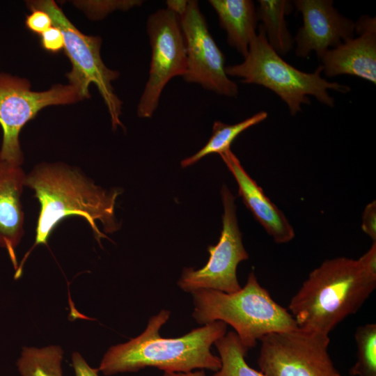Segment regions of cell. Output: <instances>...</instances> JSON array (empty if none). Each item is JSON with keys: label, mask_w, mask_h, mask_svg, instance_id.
I'll list each match as a JSON object with an SVG mask.
<instances>
[{"label": "cell", "mask_w": 376, "mask_h": 376, "mask_svg": "<svg viewBox=\"0 0 376 376\" xmlns=\"http://www.w3.org/2000/svg\"><path fill=\"white\" fill-rule=\"evenodd\" d=\"M25 186L32 189L40 203L35 242L18 266L15 278H19L22 266L31 251L39 244H47L57 225L71 216L83 217L101 244L107 238L99 229L112 233L120 228L115 216L117 189L110 191L96 185L81 171L63 162L39 164L26 175Z\"/></svg>", "instance_id": "cell-1"}, {"label": "cell", "mask_w": 376, "mask_h": 376, "mask_svg": "<svg viewBox=\"0 0 376 376\" xmlns=\"http://www.w3.org/2000/svg\"><path fill=\"white\" fill-rule=\"evenodd\" d=\"M170 315L169 311H160L149 319L140 335L109 347L101 361L99 371L105 375L134 373L147 367L173 373L196 369L217 371L221 360L212 352L211 347L226 334L227 324L215 321L178 338H163L159 331Z\"/></svg>", "instance_id": "cell-2"}, {"label": "cell", "mask_w": 376, "mask_h": 376, "mask_svg": "<svg viewBox=\"0 0 376 376\" xmlns=\"http://www.w3.org/2000/svg\"><path fill=\"white\" fill-rule=\"evenodd\" d=\"M375 288L376 276L368 272L358 259H328L310 272L291 298L288 310L298 329L329 336L361 308Z\"/></svg>", "instance_id": "cell-3"}, {"label": "cell", "mask_w": 376, "mask_h": 376, "mask_svg": "<svg viewBox=\"0 0 376 376\" xmlns=\"http://www.w3.org/2000/svg\"><path fill=\"white\" fill-rule=\"evenodd\" d=\"M193 318L200 324L221 321L234 329L248 350L265 336L297 329L288 309L277 304L251 271L245 285L226 293L200 289L191 293Z\"/></svg>", "instance_id": "cell-4"}, {"label": "cell", "mask_w": 376, "mask_h": 376, "mask_svg": "<svg viewBox=\"0 0 376 376\" xmlns=\"http://www.w3.org/2000/svg\"><path fill=\"white\" fill-rule=\"evenodd\" d=\"M243 62L226 66L228 76L239 77L244 84L264 86L275 93L288 106L292 116L301 111L303 104H310L308 96L320 103L334 107L329 90L346 93L349 86L329 82L322 77L320 65L312 73L301 71L285 61L269 45L263 26L258 27Z\"/></svg>", "instance_id": "cell-5"}, {"label": "cell", "mask_w": 376, "mask_h": 376, "mask_svg": "<svg viewBox=\"0 0 376 376\" xmlns=\"http://www.w3.org/2000/svg\"><path fill=\"white\" fill-rule=\"evenodd\" d=\"M29 9L46 12L52 18L53 25L59 28L64 36V51L71 64V70L66 75L68 84L74 87L82 99L89 98V86H96L108 109L111 127L124 128L120 120L122 101L114 92L112 81L120 73L106 66L100 49L102 38L88 36L81 32L67 17L54 0L26 1Z\"/></svg>", "instance_id": "cell-6"}, {"label": "cell", "mask_w": 376, "mask_h": 376, "mask_svg": "<svg viewBox=\"0 0 376 376\" xmlns=\"http://www.w3.org/2000/svg\"><path fill=\"white\" fill-rule=\"evenodd\" d=\"M82 100L68 84L35 91L27 79L0 72V125L3 132L1 159L22 166L24 155L19 134L24 126L47 107L71 104Z\"/></svg>", "instance_id": "cell-7"}, {"label": "cell", "mask_w": 376, "mask_h": 376, "mask_svg": "<svg viewBox=\"0 0 376 376\" xmlns=\"http://www.w3.org/2000/svg\"><path fill=\"white\" fill-rule=\"evenodd\" d=\"M258 365L265 376H341L329 354L327 336L299 329L260 340Z\"/></svg>", "instance_id": "cell-8"}, {"label": "cell", "mask_w": 376, "mask_h": 376, "mask_svg": "<svg viewBox=\"0 0 376 376\" xmlns=\"http://www.w3.org/2000/svg\"><path fill=\"white\" fill-rule=\"evenodd\" d=\"M147 33L151 47L148 79L139 99L136 113L139 118H151L156 111L162 93L175 77L185 75L187 52L180 17L168 8L150 14L147 19Z\"/></svg>", "instance_id": "cell-9"}, {"label": "cell", "mask_w": 376, "mask_h": 376, "mask_svg": "<svg viewBox=\"0 0 376 376\" xmlns=\"http://www.w3.org/2000/svg\"><path fill=\"white\" fill-rule=\"evenodd\" d=\"M224 207L222 229L218 243L208 246L209 259L198 269L185 267L178 281V287L191 293L200 289H210L233 293L242 288L237 276L239 263L249 258L238 226L235 197L224 185L221 189Z\"/></svg>", "instance_id": "cell-10"}, {"label": "cell", "mask_w": 376, "mask_h": 376, "mask_svg": "<svg viewBox=\"0 0 376 376\" xmlns=\"http://www.w3.org/2000/svg\"><path fill=\"white\" fill-rule=\"evenodd\" d=\"M180 20L187 52L184 80L200 84L220 95L237 97L238 86L226 75L225 56L210 34L197 1H188L187 9Z\"/></svg>", "instance_id": "cell-11"}, {"label": "cell", "mask_w": 376, "mask_h": 376, "mask_svg": "<svg viewBox=\"0 0 376 376\" xmlns=\"http://www.w3.org/2000/svg\"><path fill=\"white\" fill-rule=\"evenodd\" d=\"M292 3L303 18L294 38L297 56L306 58L315 52L320 60L327 50L354 37L355 22L340 14L333 1L296 0Z\"/></svg>", "instance_id": "cell-12"}, {"label": "cell", "mask_w": 376, "mask_h": 376, "mask_svg": "<svg viewBox=\"0 0 376 376\" xmlns=\"http://www.w3.org/2000/svg\"><path fill=\"white\" fill-rule=\"evenodd\" d=\"M357 37L327 50L320 58L329 77L349 75L376 84V19L362 15L355 22Z\"/></svg>", "instance_id": "cell-13"}, {"label": "cell", "mask_w": 376, "mask_h": 376, "mask_svg": "<svg viewBox=\"0 0 376 376\" xmlns=\"http://www.w3.org/2000/svg\"><path fill=\"white\" fill-rule=\"evenodd\" d=\"M219 155L237 182L239 196L255 219L276 243L290 242L295 237V230L283 212L246 173L230 149Z\"/></svg>", "instance_id": "cell-14"}, {"label": "cell", "mask_w": 376, "mask_h": 376, "mask_svg": "<svg viewBox=\"0 0 376 376\" xmlns=\"http://www.w3.org/2000/svg\"><path fill=\"white\" fill-rule=\"evenodd\" d=\"M26 174L22 166L0 162V247L5 249L17 271L16 248L24 234L21 196Z\"/></svg>", "instance_id": "cell-15"}, {"label": "cell", "mask_w": 376, "mask_h": 376, "mask_svg": "<svg viewBox=\"0 0 376 376\" xmlns=\"http://www.w3.org/2000/svg\"><path fill=\"white\" fill-rule=\"evenodd\" d=\"M220 26L226 31L228 44L245 57L257 35L256 8L251 0H210Z\"/></svg>", "instance_id": "cell-16"}, {"label": "cell", "mask_w": 376, "mask_h": 376, "mask_svg": "<svg viewBox=\"0 0 376 376\" xmlns=\"http://www.w3.org/2000/svg\"><path fill=\"white\" fill-rule=\"evenodd\" d=\"M258 3V21L262 22L269 45L280 56L287 54L292 49L294 40L285 16L292 12L293 3L288 0H259Z\"/></svg>", "instance_id": "cell-17"}, {"label": "cell", "mask_w": 376, "mask_h": 376, "mask_svg": "<svg viewBox=\"0 0 376 376\" xmlns=\"http://www.w3.org/2000/svg\"><path fill=\"white\" fill-rule=\"evenodd\" d=\"M268 114L260 111L235 124L229 125L216 120L213 123L212 133L206 144L193 155L184 159L181 166H189L203 157L211 154H221L230 148L231 143L244 131L265 120Z\"/></svg>", "instance_id": "cell-18"}, {"label": "cell", "mask_w": 376, "mask_h": 376, "mask_svg": "<svg viewBox=\"0 0 376 376\" xmlns=\"http://www.w3.org/2000/svg\"><path fill=\"white\" fill-rule=\"evenodd\" d=\"M63 351L60 346L24 347L17 366L22 376H63Z\"/></svg>", "instance_id": "cell-19"}, {"label": "cell", "mask_w": 376, "mask_h": 376, "mask_svg": "<svg viewBox=\"0 0 376 376\" xmlns=\"http://www.w3.org/2000/svg\"><path fill=\"white\" fill-rule=\"evenodd\" d=\"M214 345L219 354L221 364L212 376H265L247 364L245 356L248 350L235 331L226 332Z\"/></svg>", "instance_id": "cell-20"}, {"label": "cell", "mask_w": 376, "mask_h": 376, "mask_svg": "<svg viewBox=\"0 0 376 376\" xmlns=\"http://www.w3.org/2000/svg\"><path fill=\"white\" fill-rule=\"evenodd\" d=\"M357 361L350 374L353 376H376V324L358 327L354 333Z\"/></svg>", "instance_id": "cell-21"}, {"label": "cell", "mask_w": 376, "mask_h": 376, "mask_svg": "<svg viewBox=\"0 0 376 376\" xmlns=\"http://www.w3.org/2000/svg\"><path fill=\"white\" fill-rule=\"evenodd\" d=\"M142 3L141 0L73 1V4L91 20H100L116 10L127 11Z\"/></svg>", "instance_id": "cell-22"}, {"label": "cell", "mask_w": 376, "mask_h": 376, "mask_svg": "<svg viewBox=\"0 0 376 376\" xmlns=\"http://www.w3.org/2000/svg\"><path fill=\"white\" fill-rule=\"evenodd\" d=\"M42 47L51 53H57L64 49V36L57 26H52L40 35Z\"/></svg>", "instance_id": "cell-23"}, {"label": "cell", "mask_w": 376, "mask_h": 376, "mask_svg": "<svg viewBox=\"0 0 376 376\" xmlns=\"http://www.w3.org/2000/svg\"><path fill=\"white\" fill-rule=\"evenodd\" d=\"M31 11L26 17L25 25L31 32L41 35L53 26L52 18L46 12L38 9Z\"/></svg>", "instance_id": "cell-24"}, {"label": "cell", "mask_w": 376, "mask_h": 376, "mask_svg": "<svg viewBox=\"0 0 376 376\" xmlns=\"http://www.w3.org/2000/svg\"><path fill=\"white\" fill-rule=\"evenodd\" d=\"M362 230L368 235L373 242H376V202L375 201L366 205L361 217Z\"/></svg>", "instance_id": "cell-25"}, {"label": "cell", "mask_w": 376, "mask_h": 376, "mask_svg": "<svg viewBox=\"0 0 376 376\" xmlns=\"http://www.w3.org/2000/svg\"><path fill=\"white\" fill-rule=\"evenodd\" d=\"M72 361L75 376H99L98 368H91L78 352L72 354Z\"/></svg>", "instance_id": "cell-26"}, {"label": "cell", "mask_w": 376, "mask_h": 376, "mask_svg": "<svg viewBox=\"0 0 376 376\" xmlns=\"http://www.w3.org/2000/svg\"><path fill=\"white\" fill-rule=\"evenodd\" d=\"M166 8L180 17L185 12L188 1L187 0H168L166 1Z\"/></svg>", "instance_id": "cell-27"}, {"label": "cell", "mask_w": 376, "mask_h": 376, "mask_svg": "<svg viewBox=\"0 0 376 376\" xmlns=\"http://www.w3.org/2000/svg\"><path fill=\"white\" fill-rule=\"evenodd\" d=\"M162 376H206V375L204 370H199L187 373L164 372Z\"/></svg>", "instance_id": "cell-28"}, {"label": "cell", "mask_w": 376, "mask_h": 376, "mask_svg": "<svg viewBox=\"0 0 376 376\" xmlns=\"http://www.w3.org/2000/svg\"><path fill=\"white\" fill-rule=\"evenodd\" d=\"M1 152H0V162H1Z\"/></svg>", "instance_id": "cell-29"}]
</instances>
